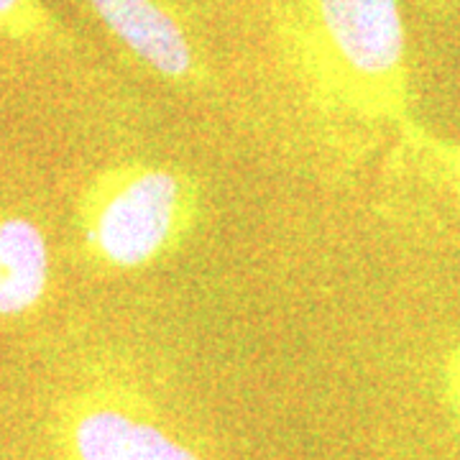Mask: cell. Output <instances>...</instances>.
Returning <instances> with one entry per match:
<instances>
[{
  "label": "cell",
  "instance_id": "9c48e42d",
  "mask_svg": "<svg viewBox=\"0 0 460 460\" xmlns=\"http://www.w3.org/2000/svg\"><path fill=\"white\" fill-rule=\"evenodd\" d=\"M428 5L438 13H453L460 8V0H428Z\"/></svg>",
  "mask_w": 460,
  "mask_h": 460
},
{
  "label": "cell",
  "instance_id": "52a82bcc",
  "mask_svg": "<svg viewBox=\"0 0 460 460\" xmlns=\"http://www.w3.org/2000/svg\"><path fill=\"white\" fill-rule=\"evenodd\" d=\"M0 39L26 47H72V36L44 0H0Z\"/></svg>",
  "mask_w": 460,
  "mask_h": 460
},
{
  "label": "cell",
  "instance_id": "ba28073f",
  "mask_svg": "<svg viewBox=\"0 0 460 460\" xmlns=\"http://www.w3.org/2000/svg\"><path fill=\"white\" fill-rule=\"evenodd\" d=\"M440 378H443L447 404H450V410L456 411V417L460 420V341L450 345L447 353L443 356Z\"/></svg>",
  "mask_w": 460,
  "mask_h": 460
},
{
  "label": "cell",
  "instance_id": "7a4b0ae2",
  "mask_svg": "<svg viewBox=\"0 0 460 460\" xmlns=\"http://www.w3.org/2000/svg\"><path fill=\"white\" fill-rule=\"evenodd\" d=\"M202 220V184L187 169L128 159L102 166L77 195L75 228L93 266L126 274L174 256Z\"/></svg>",
  "mask_w": 460,
  "mask_h": 460
},
{
  "label": "cell",
  "instance_id": "5b68a950",
  "mask_svg": "<svg viewBox=\"0 0 460 460\" xmlns=\"http://www.w3.org/2000/svg\"><path fill=\"white\" fill-rule=\"evenodd\" d=\"M49 277L44 230L26 215L0 213V317L33 313L47 296Z\"/></svg>",
  "mask_w": 460,
  "mask_h": 460
},
{
  "label": "cell",
  "instance_id": "8992f818",
  "mask_svg": "<svg viewBox=\"0 0 460 460\" xmlns=\"http://www.w3.org/2000/svg\"><path fill=\"white\" fill-rule=\"evenodd\" d=\"M394 162L460 213V141L414 123L394 138Z\"/></svg>",
  "mask_w": 460,
  "mask_h": 460
},
{
  "label": "cell",
  "instance_id": "277c9868",
  "mask_svg": "<svg viewBox=\"0 0 460 460\" xmlns=\"http://www.w3.org/2000/svg\"><path fill=\"white\" fill-rule=\"evenodd\" d=\"M123 49L184 90H205L213 83L195 26L180 0H83Z\"/></svg>",
  "mask_w": 460,
  "mask_h": 460
},
{
  "label": "cell",
  "instance_id": "6da1fadb",
  "mask_svg": "<svg viewBox=\"0 0 460 460\" xmlns=\"http://www.w3.org/2000/svg\"><path fill=\"white\" fill-rule=\"evenodd\" d=\"M287 77L332 141L368 148L420 123L399 0H269Z\"/></svg>",
  "mask_w": 460,
  "mask_h": 460
},
{
  "label": "cell",
  "instance_id": "3957f363",
  "mask_svg": "<svg viewBox=\"0 0 460 460\" xmlns=\"http://www.w3.org/2000/svg\"><path fill=\"white\" fill-rule=\"evenodd\" d=\"M59 447L65 460H202L123 384L72 396L59 414Z\"/></svg>",
  "mask_w": 460,
  "mask_h": 460
}]
</instances>
